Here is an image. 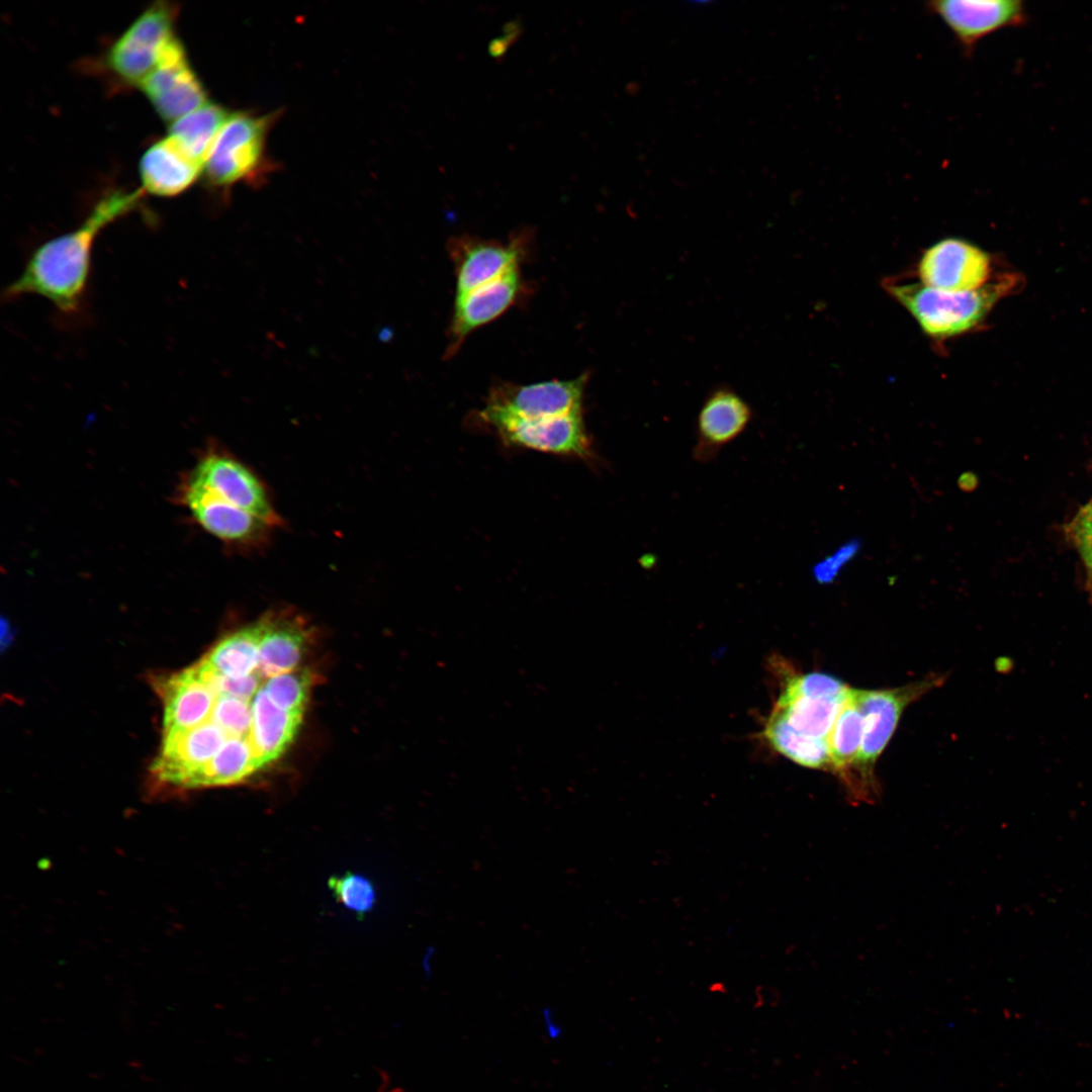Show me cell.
<instances>
[{"instance_id": "obj_1", "label": "cell", "mask_w": 1092, "mask_h": 1092, "mask_svg": "<svg viewBox=\"0 0 1092 1092\" xmlns=\"http://www.w3.org/2000/svg\"><path fill=\"white\" fill-rule=\"evenodd\" d=\"M143 194L142 189L116 190L103 196L79 226L44 242L32 252L23 271L4 289L2 298L11 300L34 294L50 300L65 315L80 313L98 235L135 209Z\"/></svg>"}, {"instance_id": "obj_2", "label": "cell", "mask_w": 1092, "mask_h": 1092, "mask_svg": "<svg viewBox=\"0 0 1092 1092\" xmlns=\"http://www.w3.org/2000/svg\"><path fill=\"white\" fill-rule=\"evenodd\" d=\"M1019 276L1002 273L983 287L965 292L946 291L921 282L889 278L885 290L915 320L922 332L944 341L973 332L984 324L995 304L1017 289Z\"/></svg>"}, {"instance_id": "obj_3", "label": "cell", "mask_w": 1092, "mask_h": 1092, "mask_svg": "<svg viewBox=\"0 0 1092 1092\" xmlns=\"http://www.w3.org/2000/svg\"><path fill=\"white\" fill-rule=\"evenodd\" d=\"M942 678L929 677L891 690H856L852 696L863 716V734L858 756L845 781L851 800L874 801L877 785L874 766L892 737L904 709Z\"/></svg>"}, {"instance_id": "obj_4", "label": "cell", "mask_w": 1092, "mask_h": 1092, "mask_svg": "<svg viewBox=\"0 0 1092 1092\" xmlns=\"http://www.w3.org/2000/svg\"><path fill=\"white\" fill-rule=\"evenodd\" d=\"M177 16L176 4L169 1L152 3L110 47L107 64L111 71L121 81L139 86L177 36Z\"/></svg>"}, {"instance_id": "obj_5", "label": "cell", "mask_w": 1092, "mask_h": 1092, "mask_svg": "<svg viewBox=\"0 0 1092 1092\" xmlns=\"http://www.w3.org/2000/svg\"><path fill=\"white\" fill-rule=\"evenodd\" d=\"M477 416L508 445L580 458L593 456L583 412L542 419H521L480 411Z\"/></svg>"}, {"instance_id": "obj_6", "label": "cell", "mask_w": 1092, "mask_h": 1092, "mask_svg": "<svg viewBox=\"0 0 1092 1092\" xmlns=\"http://www.w3.org/2000/svg\"><path fill=\"white\" fill-rule=\"evenodd\" d=\"M186 478L273 528L282 523L262 481L249 467L226 452L209 448Z\"/></svg>"}, {"instance_id": "obj_7", "label": "cell", "mask_w": 1092, "mask_h": 1092, "mask_svg": "<svg viewBox=\"0 0 1092 1092\" xmlns=\"http://www.w3.org/2000/svg\"><path fill=\"white\" fill-rule=\"evenodd\" d=\"M139 87L162 119L170 123L208 102L206 90L178 36Z\"/></svg>"}, {"instance_id": "obj_8", "label": "cell", "mask_w": 1092, "mask_h": 1092, "mask_svg": "<svg viewBox=\"0 0 1092 1092\" xmlns=\"http://www.w3.org/2000/svg\"><path fill=\"white\" fill-rule=\"evenodd\" d=\"M993 259L969 241L944 238L924 250L916 272L919 282L940 290L965 292L979 289L994 276Z\"/></svg>"}, {"instance_id": "obj_9", "label": "cell", "mask_w": 1092, "mask_h": 1092, "mask_svg": "<svg viewBox=\"0 0 1092 1092\" xmlns=\"http://www.w3.org/2000/svg\"><path fill=\"white\" fill-rule=\"evenodd\" d=\"M268 119L239 112L230 114L204 163L207 180L229 186L249 176L262 157Z\"/></svg>"}, {"instance_id": "obj_10", "label": "cell", "mask_w": 1092, "mask_h": 1092, "mask_svg": "<svg viewBox=\"0 0 1092 1092\" xmlns=\"http://www.w3.org/2000/svg\"><path fill=\"white\" fill-rule=\"evenodd\" d=\"M587 375L525 385L500 384L491 389L482 413L521 419L552 418L582 412Z\"/></svg>"}, {"instance_id": "obj_11", "label": "cell", "mask_w": 1092, "mask_h": 1092, "mask_svg": "<svg viewBox=\"0 0 1092 1092\" xmlns=\"http://www.w3.org/2000/svg\"><path fill=\"white\" fill-rule=\"evenodd\" d=\"M180 502L207 533L233 546H256L273 527L253 514L229 504L185 478Z\"/></svg>"}, {"instance_id": "obj_12", "label": "cell", "mask_w": 1092, "mask_h": 1092, "mask_svg": "<svg viewBox=\"0 0 1092 1092\" xmlns=\"http://www.w3.org/2000/svg\"><path fill=\"white\" fill-rule=\"evenodd\" d=\"M927 9L946 25L966 54L986 35L1025 22L1022 2L1016 0H936Z\"/></svg>"}, {"instance_id": "obj_13", "label": "cell", "mask_w": 1092, "mask_h": 1092, "mask_svg": "<svg viewBox=\"0 0 1092 1092\" xmlns=\"http://www.w3.org/2000/svg\"><path fill=\"white\" fill-rule=\"evenodd\" d=\"M527 237L526 233H522L506 244L469 236L452 238L448 243V251L455 268V297L518 268Z\"/></svg>"}, {"instance_id": "obj_14", "label": "cell", "mask_w": 1092, "mask_h": 1092, "mask_svg": "<svg viewBox=\"0 0 1092 1092\" xmlns=\"http://www.w3.org/2000/svg\"><path fill=\"white\" fill-rule=\"evenodd\" d=\"M231 736L211 719L183 733L163 736L162 749L152 765L158 783L185 789L189 778L206 764Z\"/></svg>"}, {"instance_id": "obj_15", "label": "cell", "mask_w": 1092, "mask_h": 1092, "mask_svg": "<svg viewBox=\"0 0 1092 1092\" xmlns=\"http://www.w3.org/2000/svg\"><path fill=\"white\" fill-rule=\"evenodd\" d=\"M153 681L163 701V736L186 732L210 719L217 695L197 664Z\"/></svg>"}, {"instance_id": "obj_16", "label": "cell", "mask_w": 1092, "mask_h": 1092, "mask_svg": "<svg viewBox=\"0 0 1092 1092\" xmlns=\"http://www.w3.org/2000/svg\"><path fill=\"white\" fill-rule=\"evenodd\" d=\"M751 418L750 405L734 389L719 386L711 390L697 417L695 459L711 461L745 431Z\"/></svg>"}, {"instance_id": "obj_17", "label": "cell", "mask_w": 1092, "mask_h": 1092, "mask_svg": "<svg viewBox=\"0 0 1092 1092\" xmlns=\"http://www.w3.org/2000/svg\"><path fill=\"white\" fill-rule=\"evenodd\" d=\"M519 267L502 277L455 297L447 356L453 355L476 329L508 310L521 291Z\"/></svg>"}, {"instance_id": "obj_18", "label": "cell", "mask_w": 1092, "mask_h": 1092, "mask_svg": "<svg viewBox=\"0 0 1092 1092\" xmlns=\"http://www.w3.org/2000/svg\"><path fill=\"white\" fill-rule=\"evenodd\" d=\"M848 692L837 698L812 696L801 692L787 678L765 723L784 727L807 739L828 743Z\"/></svg>"}, {"instance_id": "obj_19", "label": "cell", "mask_w": 1092, "mask_h": 1092, "mask_svg": "<svg viewBox=\"0 0 1092 1092\" xmlns=\"http://www.w3.org/2000/svg\"><path fill=\"white\" fill-rule=\"evenodd\" d=\"M201 171L203 166L185 154L169 136L151 145L139 165L143 189L161 197L183 193Z\"/></svg>"}, {"instance_id": "obj_20", "label": "cell", "mask_w": 1092, "mask_h": 1092, "mask_svg": "<svg viewBox=\"0 0 1092 1092\" xmlns=\"http://www.w3.org/2000/svg\"><path fill=\"white\" fill-rule=\"evenodd\" d=\"M253 723L251 740L262 767L277 759L295 737L303 712H288L277 707L262 686L251 701Z\"/></svg>"}, {"instance_id": "obj_21", "label": "cell", "mask_w": 1092, "mask_h": 1092, "mask_svg": "<svg viewBox=\"0 0 1092 1092\" xmlns=\"http://www.w3.org/2000/svg\"><path fill=\"white\" fill-rule=\"evenodd\" d=\"M264 622L259 647V672L271 677L292 671L302 656L306 630L298 621L282 616H267Z\"/></svg>"}, {"instance_id": "obj_22", "label": "cell", "mask_w": 1092, "mask_h": 1092, "mask_svg": "<svg viewBox=\"0 0 1092 1092\" xmlns=\"http://www.w3.org/2000/svg\"><path fill=\"white\" fill-rule=\"evenodd\" d=\"M262 768L251 737H230L216 754L194 772L184 790L242 783Z\"/></svg>"}, {"instance_id": "obj_23", "label": "cell", "mask_w": 1092, "mask_h": 1092, "mask_svg": "<svg viewBox=\"0 0 1092 1092\" xmlns=\"http://www.w3.org/2000/svg\"><path fill=\"white\" fill-rule=\"evenodd\" d=\"M264 628L263 618L228 635L201 661L214 673L229 678H242L256 672Z\"/></svg>"}, {"instance_id": "obj_24", "label": "cell", "mask_w": 1092, "mask_h": 1092, "mask_svg": "<svg viewBox=\"0 0 1092 1092\" xmlns=\"http://www.w3.org/2000/svg\"><path fill=\"white\" fill-rule=\"evenodd\" d=\"M229 115L220 105L207 102L172 122L167 136L204 167L211 146Z\"/></svg>"}, {"instance_id": "obj_25", "label": "cell", "mask_w": 1092, "mask_h": 1092, "mask_svg": "<svg viewBox=\"0 0 1092 1092\" xmlns=\"http://www.w3.org/2000/svg\"><path fill=\"white\" fill-rule=\"evenodd\" d=\"M862 734L863 716L850 689L828 737L830 770L844 783L858 756Z\"/></svg>"}, {"instance_id": "obj_26", "label": "cell", "mask_w": 1092, "mask_h": 1092, "mask_svg": "<svg viewBox=\"0 0 1092 1092\" xmlns=\"http://www.w3.org/2000/svg\"><path fill=\"white\" fill-rule=\"evenodd\" d=\"M328 886L334 898L359 917H364L375 904V888L363 875L348 872L333 876L329 879Z\"/></svg>"}, {"instance_id": "obj_27", "label": "cell", "mask_w": 1092, "mask_h": 1092, "mask_svg": "<svg viewBox=\"0 0 1092 1092\" xmlns=\"http://www.w3.org/2000/svg\"><path fill=\"white\" fill-rule=\"evenodd\" d=\"M310 681L311 677L307 670H292L269 677L262 688L280 709L288 712H303Z\"/></svg>"}, {"instance_id": "obj_28", "label": "cell", "mask_w": 1092, "mask_h": 1092, "mask_svg": "<svg viewBox=\"0 0 1092 1092\" xmlns=\"http://www.w3.org/2000/svg\"><path fill=\"white\" fill-rule=\"evenodd\" d=\"M210 719L231 737H251L253 723L251 701L217 695Z\"/></svg>"}, {"instance_id": "obj_29", "label": "cell", "mask_w": 1092, "mask_h": 1092, "mask_svg": "<svg viewBox=\"0 0 1092 1092\" xmlns=\"http://www.w3.org/2000/svg\"><path fill=\"white\" fill-rule=\"evenodd\" d=\"M860 550V541L850 539L840 545L833 553L825 556L812 567V576L821 584L832 583L841 569L851 561Z\"/></svg>"}, {"instance_id": "obj_30", "label": "cell", "mask_w": 1092, "mask_h": 1092, "mask_svg": "<svg viewBox=\"0 0 1092 1092\" xmlns=\"http://www.w3.org/2000/svg\"><path fill=\"white\" fill-rule=\"evenodd\" d=\"M1069 533L1092 573V507L1087 505L1075 517Z\"/></svg>"}, {"instance_id": "obj_31", "label": "cell", "mask_w": 1092, "mask_h": 1092, "mask_svg": "<svg viewBox=\"0 0 1092 1092\" xmlns=\"http://www.w3.org/2000/svg\"><path fill=\"white\" fill-rule=\"evenodd\" d=\"M508 27L509 30L505 31V36L494 39L489 46L490 54L493 57H500L506 51L507 47L510 44V42L517 38V35L519 33V24L511 23L510 25H508Z\"/></svg>"}, {"instance_id": "obj_32", "label": "cell", "mask_w": 1092, "mask_h": 1092, "mask_svg": "<svg viewBox=\"0 0 1092 1092\" xmlns=\"http://www.w3.org/2000/svg\"><path fill=\"white\" fill-rule=\"evenodd\" d=\"M542 1016L549 1038L552 1040L558 1039L562 1035L563 1029L561 1025L556 1021L552 1009L550 1007H544L542 1010Z\"/></svg>"}, {"instance_id": "obj_33", "label": "cell", "mask_w": 1092, "mask_h": 1092, "mask_svg": "<svg viewBox=\"0 0 1092 1092\" xmlns=\"http://www.w3.org/2000/svg\"><path fill=\"white\" fill-rule=\"evenodd\" d=\"M978 482V476L973 471L963 472L958 478V486L964 492L974 491Z\"/></svg>"}, {"instance_id": "obj_34", "label": "cell", "mask_w": 1092, "mask_h": 1092, "mask_svg": "<svg viewBox=\"0 0 1092 1092\" xmlns=\"http://www.w3.org/2000/svg\"><path fill=\"white\" fill-rule=\"evenodd\" d=\"M11 633L12 632L10 630L9 624H6L5 622H3L2 623V635H1V647H2V649H4L7 645H9L10 641L12 640V634Z\"/></svg>"}, {"instance_id": "obj_35", "label": "cell", "mask_w": 1092, "mask_h": 1092, "mask_svg": "<svg viewBox=\"0 0 1092 1092\" xmlns=\"http://www.w3.org/2000/svg\"><path fill=\"white\" fill-rule=\"evenodd\" d=\"M1092 507V503L1089 504Z\"/></svg>"}]
</instances>
